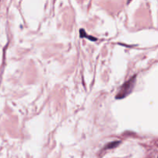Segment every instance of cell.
<instances>
[{
  "label": "cell",
  "mask_w": 158,
  "mask_h": 158,
  "mask_svg": "<svg viewBox=\"0 0 158 158\" xmlns=\"http://www.w3.org/2000/svg\"><path fill=\"white\" fill-rule=\"evenodd\" d=\"M135 82H136V76H133L130 80H128L127 82H126L124 85L122 86L118 94L116 95V98H124L128 94H130L131 93V91L133 90V87H134Z\"/></svg>",
  "instance_id": "6da1fadb"
},
{
  "label": "cell",
  "mask_w": 158,
  "mask_h": 158,
  "mask_svg": "<svg viewBox=\"0 0 158 158\" xmlns=\"http://www.w3.org/2000/svg\"><path fill=\"white\" fill-rule=\"evenodd\" d=\"M80 33H81V37H86V38H88L89 40H96V39L95 38H92L93 37H89V36H87V35L86 34L85 32L83 30V29H81V32H80Z\"/></svg>",
  "instance_id": "3957f363"
},
{
  "label": "cell",
  "mask_w": 158,
  "mask_h": 158,
  "mask_svg": "<svg viewBox=\"0 0 158 158\" xmlns=\"http://www.w3.org/2000/svg\"><path fill=\"white\" fill-rule=\"evenodd\" d=\"M120 144V141H114V142H113V143H110V144H107V147H106V148H107V149H112V148H115V147H117V146H118Z\"/></svg>",
  "instance_id": "7a4b0ae2"
}]
</instances>
